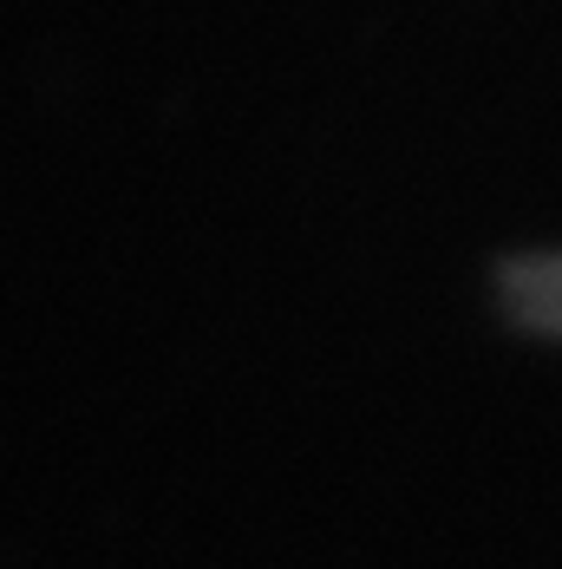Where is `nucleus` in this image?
Listing matches in <instances>:
<instances>
[{"label":"nucleus","mask_w":562,"mask_h":569,"mask_svg":"<svg viewBox=\"0 0 562 569\" xmlns=\"http://www.w3.org/2000/svg\"><path fill=\"white\" fill-rule=\"evenodd\" d=\"M523 308H530V315H550V321H562V262H556V269L523 276Z\"/></svg>","instance_id":"nucleus-1"}]
</instances>
